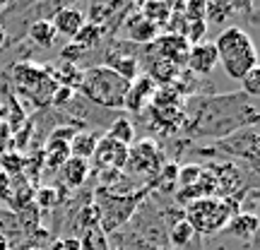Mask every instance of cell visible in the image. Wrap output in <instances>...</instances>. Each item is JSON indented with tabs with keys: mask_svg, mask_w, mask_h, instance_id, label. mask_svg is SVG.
Segmentation results:
<instances>
[{
	"mask_svg": "<svg viewBox=\"0 0 260 250\" xmlns=\"http://www.w3.org/2000/svg\"><path fill=\"white\" fill-rule=\"evenodd\" d=\"M214 51H217V63H222L224 73L232 80H239L248 70L258 67V51L253 39L248 37V31H243L241 27H229L214 41Z\"/></svg>",
	"mask_w": 260,
	"mask_h": 250,
	"instance_id": "cell-1",
	"label": "cell"
},
{
	"mask_svg": "<svg viewBox=\"0 0 260 250\" xmlns=\"http://www.w3.org/2000/svg\"><path fill=\"white\" fill-rule=\"evenodd\" d=\"M130 89V82L118 73H113L106 65H94L82 70V82L77 92L87 96L92 103L104 106V109H116L121 111L125 103V94Z\"/></svg>",
	"mask_w": 260,
	"mask_h": 250,
	"instance_id": "cell-2",
	"label": "cell"
},
{
	"mask_svg": "<svg viewBox=\"0 0 260 250\" xmlns=\"http://www.w3.org/2000/svg\"><path fill=\"white\" fill-rule=\"evenodd\" d=\"M239 214L236 197H198L186 204V219L198 236H214Z\"/></svg>",
	"mask_w": 260,
	"mask_h": 250,
	"instance_id": "cell-3",
	"label": "cell"
},
{
	"mask_svg": "<svg viewBox=\"0 0 260 250\" xmlns=\"http://www.w3.org/2000/svg\"><path fill=\"white\" fill-rule=\"evenodd\" d=\"M149 193V188L135 190V195L128 193H113V190H99L96 193V209H99V229L106 233L116 231L118 226L128 222L133 212L138 209L140 200Z\"/></svg>",
	"mask_w": 260,
	"mask_h": 250,
	"instance_id": "cell-4",
	"label": "cell"
},
{
	"mask_svg": "<svg viewBox=\"0 0 260 250\" xmlns=\"http://www.w3.org/2000/svg\"><path fill=\"white\" fill-rule=\"evenodd\" d=\"M12 82L22 96H29L37 106L51 103L53 92L58 89V82L53 77V70L41 67L34 63H15L12 65Z\"/></svg>",
	"mask_w": 260,
	"mask_h": 250,
	"instance_id": "cell-5",
	"label": "cell"
},
{
	"mask_svg": "<svg viewBox=\"0 0 260 250\" xmlns=\"http://www.w3.org/2000/svg\"><path fill=\"white\" fill-rule=\"evenodd\" d=\"M164 166V154L154 139H138L128 147V161L123 171L133 176H157L159 168Z\"/></svg>",
	"mask_w": 260,
	"mask_h": 250,
	"instance_id": "cell-6",
	"label": "cell"
},
{
	"mask_svg": "<svg viewBox=\"0 0 260 250\" xmlns=\"http://www.w3.org/2000/svg\"><path fill=\"white\" fill-rule=\"evenodd\" d=\"M188 51H190V44L183 37H174V34H159L149 44V53L152 56L161 58V60H169L171 65H176L178 70L186 65Z\"/></svg>",
	"mask_w": 260,
	"mask_h": 250,
	"instance_id": "cell-7",
	"label": "cell"
},
{
	"mask_svg": "<svg viewBox=\"0 0 260 250\" xmlns=\"http://www.w3.org/2000/svg\"><path fill=\"white\" fill-rule=\"evenodd\" d=\"M92 159L99 171H123L125 161H128V147L121 145V142H116L109 135H102Z\"/></svg>",
	"mask_w": 260,
	"mask_h": 250,
	"instance_id": "cell-8",
	"label": "cell"
},
{
	"mask_svg": "<svg viewBox=\"0 0 260 250\" xmlns=\"http://www.w3.org/2000/svg\"><path fill=\"white\" fill-rule=\"evenodd\" d=\"M154 92H157V84L152 82L145 73L138 75V77L130 82V89H128V94H125L123 109H128L130 113H142L145 111V106L152 101Z\"/></svg>",
	"mask_w": 260,
	"mask_h": 250,
	"instance_id": "cell-9",
	"label": "cell"
},
{
	"mask_svg": "<svg viewBox=\"0 0 260 250\" xmlns=\"http://www.w3.org/2000/svg\"><path fill=\"white\" fill-rule=\"evenodd\" d=\"M186 67L193 75H210L217 67V51H214V44H195L188 51L186 58Z\"/></svg>",
	"mask_w": 260,
	"mask_h": 250,
	"instance_id": "cell-10",
	"label": "cell"
},
{
	"mask_svg": "<svg viewBox=\"0 0 260 250\" xmlns=\"http://www.w3.org/2000/svg\"><path fill=\"white\" fill-rule=\"evenodd\" d=\"M84 22H87V19H84V12L77 8H60L56 15H53V19H51L56 34L70 39V41H73L75 34L84 27Z\"/></svg>",
	"mask_w": 260,
	"mask_h": 250,
	"instance_id": "cell-11",
	"label": "cell"
},
{
	"mask_svg": "<svg viewBox=\"0 0 260 250\" xmlns=\"http://www.w3.org/2000/svg\"><path fill=\"white\" fill-rule=\"evenodd\" d=\"M125 34H128V41H135V44H152V41L161 34V29L154 27L149 19L142 17L138 12V8H135V12L125 19Z\"/></svg>",
	"mask_w": 260,
	"mask_h": 250,
	"instance_id": "cell-12",
	"label": "cell"
},
{
	"mask_svg": "<svg viewBox=\"0 0 260 250\" xmlns=\"http://www.w3.org/2000/svg\"><path fill=\"white\" fill-rule=\"evenodd\" d=\"M106 67H111L113 73H118L121 77H125L128 82H133L140 75V63L138 56L133 53H121V51H111L106 56Z\"/></svg>",
	"mask_w": 260,
	"mask_h": 250,
	"instance_id": "cell-13",
	"label": "cell"
},
{
	"mask_svg": "<svg viewBox=\"0 0 260 250\" xmlns=\"http://www.w3.org/2000/svg\"><path fill=\"white\" fill-rule=\"evenodd\" d=\"M58 171H60L63 181L70 188L84 186V181H87V178H89V173H92V171H89V161L77 159V157H68V161H65V164L58 168Z\"/></svg>",
	"mask_w": 260,
	"mask_h": 250,
	"instance_id": "cell-14",
	"label": "cell"
},
{
	"mask_svg": "<svg viewBox=\"0 0 260 250\" xmlns=\"http://www.w3.org/2000/svg\"><path fill=\"white\" fill-rule=\"evenodd\" d=\"M102 135L94 132V130H87V132H75V137L70 139V157H77V159H84L89 161L94 157V149L99 145Z\"/></svg>",
	"mask_w": 260,
	"mask_h": 250,
	"instance_id": "cell-15",
	"label": "cell"
},
{
	"mask_svg": "<svg viewBox=\"0 0 260 250\" xmlns=\"http://www.w3.org/2000/svg\"><path fill=\"white\" fill-rule=\"evenodd\" d=\"M226 231L232 233L234 238L251 241L255 231H258V217L253 212H239L236 217H232V222L226 224Z\"/></svg>",
	"mask_w": 260,
	"mask_h": 250,
	"instance_id": "cell-16",
	"label": "cell"
},
{
	"mask_svg": "<svg viewBox=\"0 0 260 250\" xmlns=\"http://www.w3.org/2000/svg\"><path fill=\"white\" fill-rule=\"evenodd\" d=\"M121 10H125V5H121V3H92L89 5V24H94V27H99L104 31V27Z\"/></svg>",
	"mask_w": 260,
	"mask_h": 250,
	"instance_id": "cell-17",
	"label": "cell"
},
{
	"mask_svg": "<svg viewBox=\"0 0 260 250\" xmlns=\"http://www.w3.org/2000/svg\"><path fill=\"white\" fill-rule=\"evenodd\" d=\"M29 39L31 44H37L39 48H51L56 44V29L51 24V19H37L29 27Z\"/></svg>",
	"mask_w": 260,
	"mask_h": 250,
	"instance_id": "cell-18",
	"label": "cell"
},
{
	"mask_svg": "<svg viewBox=\"0 0 260 250\" xmlns=\"http://www.w3.org/2000/svg\"><path fill=\"white\" fill-rule=\"evenodd\" d=\"M138 12L142 15L145 19H149L154 27L164 29L167 27L169 17H171V3H145V5H140Z\"/></svg>",
	"mask_w": 260,
	"mask_h": 250,
	"instance_id": "cell-19",
	"label": "cell"
},
{
	"mask_svg": "<svg viewBox=\"0 0 260 250\" xmlns=\"http://www.w3.org/2000/svg\"><path fill=\"white\" fill-rule=\"evenodd\" d=\"M195 231L190 229V224L186 219H176V222L171 224V229H169V243L174 245V248H186L188 243L193 241Z\"/></svg>",
	"mask_w": 260,
	"mask_h": 250,
	"instance_id": "cell-20",
	"label": "cell"
},
{
	"mask_svg": "<svg viewBox=\"0 0 260 250\" xmlns=\"http://www.w3.org/2000/svg\"><path fill=\"white\" fill-rule=\"evenodd\" d=\"M106 135L113 137L116 142L125 145V147H130V145L135 142V128H133V123H130L128 118H116V121L111 123V128H109Z\"/></svg>",
	"mask_w": 260,
	"mask_h": 250,
	"instance_id": "cell-21",
	"label": "cell"
},
{
	"mask_svg": "<svg viewBox=\"0 0 260 250\" xmlns=\"http://www.w3.org/2000/svg\"><path fill=\"white\" fill-rule=\"evenodd\" d=\"M102 39H104V31H102V29L94 27V24H89V22H84V27L80 29L77 34H75L73 41L77 44V46H82L84 51H92V48L96 46Z\"/></svg>",
	"mask_w": 260,
	"mask_h": 250,
	"instance_id": "cell-22",
	"label": "cell"
},
{
	"mask_svg": "<svg viewBox=\"0 0 260 250\" xmlns=\"http://www.w3.org/2000/svg\"><path fill=\"white\" fill-rule=\"evenodd\" d=\"M232 3H205V22H212V24H224L232 17Z\"/></svg>",
	"mask_w": 260,
	"mask_h": 250,
	"instance_id": "cell-23",
	"label": "cell"
},
{
	"mask_svg": "<svg viewBox=\"0 0 260 250\" xmlns=\"http://www.w3.org/2000/svg\"><path fill=\"white\" fill-rule=\"evenodd\" d=\"M241 87H243V94L248 99H255L260 96V67H253L248 73L241 77Z\"/></svg>",
	"mask_w": 260,
	"mask_h": 250,
	"instance_id": "cell-24",
	"label": "cell"
},
{
	"mask_svg": "<svg viewBox=\"0 0 260 250\" xmlns=\"http://www.w3.org/2000/svg\"><path fill=\"white\" fill-rule=\"evenodd\" d=\"M0 164H3V168L10 171V173H19V171L24 168V157L17 154V152H12V154H5V157L0 159Z\"/></svg>",
	"mask_w": 260,
	"mask_h": 250,
	"instance_id": "cell-25",
	"label": "cell"
},
{
	"mask_svg": "<svg viewBox=\"0 0 260 250\" xmlns=\"http://www.w3.org/2000/svg\"><path fill=\"white\" fill-rule=\"evenodd\" d=\"M73 96H75L73 89H68V87H60V84H58V89L53 92V99H51V103H53V106H58V109H63L65 103L73 101Z\"/></svg>",
	"mask_w": 260,
	"mask_h": 250,
	"instance_id": "cell-26",
	"label": "cell"
},
{
	"mask_svg": "<svg viewBox=\"0 0 260 250\" xmlns=\"http://www.w3.org/2000/svg\"><path fill=\"white\" fill-rule=\"evenodd\" d=\"M48 250H82V245H80V238H77V236H68V238L56 241Z\"/></svg>",
	"mask_w": 260,
	"mask_h": 250,
	"instance_id": "cell-27",
	"label": "cell"
},
{
	"mask_svg": "<svg viewBox=\"0 0 260 250\" xmlns=\"http://www.w3.org/2000/svg\"><path fill=\"white\" fill-rule=\"evenodd\" d=\"M37 200H39V204H41V207H46V204L51 207V204L58 202V195H56V190H53V188H44V190H39Z\"/></svg>",
	"mask_w": 260,
	"mask_h": 250,
	"instance_id": "cell-28",
	"label": "cell"
},
{
	"mask_svg": "<svg viewBox=\"0 0 260 250\" xmlns=\"http://www.w3.org/2000/svg\"><path fill=\"white\" fill-rule=\"evenodd\" d=\"M0 250H10V241L3 236V233H0Z\"/></svg>",
	"mask_w": 260,
	"mask_h": 250,
	"instance_id": "cell-29",
	"label": "cell"
},
{
	"mask_svg": "<svg viewBox=\"0 0 260 250\" xmlns=\"http://www.w3.org/2000/svg\"><path fill=\"white\" fill-rule=\"evenodd\" d=\"M5 39H8V31H5V27H3V24H0V46H3V44H5Z\"/></svg>",
	"mask_w": 260,
	"mask_h": 250,
	"instance_id": "cell-30",
	"label": "cell"
},
{
	"mask_svg": "<svg viewBox=\"0 0 260 250\" xmlns=\"http://www.w3.org/2000/svg\"><path fill=\"white\" fill-rule=\"evenodd\" d=\"M34 250H39V248H34Z\"/></svg>",
	"mask_w": 260,
	"mask_h": 250,
	"instance_id": "cell-31",
	"label": "cell"
}]
</instances>
